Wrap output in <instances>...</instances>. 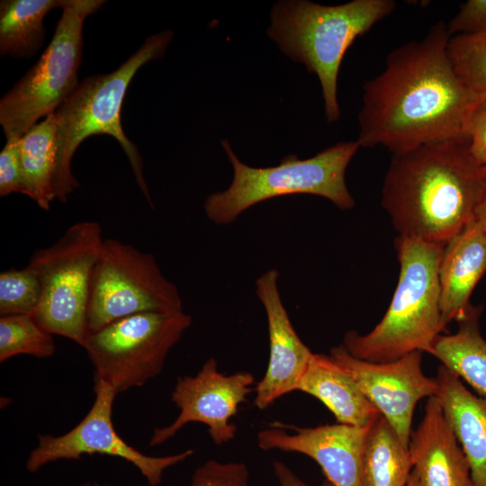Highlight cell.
Masks as SVG:
<instances>
[{"label": "cell", "mask_w": 486, "mask_h": 486, "mask_svg": "<svg viewBox=\"0 0 486 486\" xmlns=\"http://www.w3.org/2000/svg\"><path fill=\"white\" fill-rule=\"evenodd\" d=\"M395 6L392 0H354L337 5L286 0L274 4L267 34L286 56L317 75L328 122L340 114L338 77L346 51Z\"/></svg>", "instance_id": "5b68a950"}, {"label": "cell", "mask_w": 486, "mask_h": 486, "mask_svg": "<svg viewBox=\"0 0 486 486\" xmlns=\"http://www.w3.org/2000/svg\"><path fill=\"white\" fill-rule=\"evenodd\" d=\"M94 400L84 418L71 430L58 436L39 435L38 445L30 453L26 469L36 472L58 460H79L84 454H105L122 458L139 469L150 486L162 482L165 471L185 461L194 450L162 457L142 454L117 433L112 423L116 391L100 379H94Z\"/></svg>", "instance_id": "8fae6325"}, {"label": "cell", "mask_w": 486, "mask_h": 486, "mask_svg": "<svg viewBox=\"0 0 486 486\" xmlns=\"http://www.w3.org/2000/svg\"><path fill=\"white\" fill-rule=\"evenodd\" d=\"M482 173L484 180L486 181V163L482 166Z\"/></svg>", "instance_id": "e575fe53"}, {"label": "cell", "mask_w": 486, "mask_h": 486, "mask_svg": "<svg viewBox=\"0 0 486 486\" xmlns=\"http://www.w3.org/2000/svg\"><path fill=\"white\" fill-rule=\"evenodd\" d=\"M69 0H2L0 2V55L30 58L42 46L44 17Z\"/></svg>", "instance_id": "7402d4cb"}, {"label": "cell", "mask_w": 486, "mask_h": 486, "mask_svg": "<svg viewBox=\"0 0 486 486\" xmlns=\"http://www.w3.org/2000/svg\"><path fill=\"white\" fill-rule=\"evenodd\" d=\"M297 391L320 400L339 424L364 428L381 415L351 374L331 356L313 353Z\"/></svg>", "instance_id": "d6986e66"}, {"label": "cell", "mask_w": 486, "mask_h": 486, "mask_svg": "<svg viewBox=\"0 0 486 486\" xmlns=\"http://www.w3.org/2000/svg\"><path fill=\"white\" fill-rule=\"evenodd\" d=\"M274 475L280 486H310L301 480L285 464L281 461L273 463ZM320 486H332L328 481H324Z\"/></svg>", "instance_id": "4dcf8cb0"}, {"label": "cell", "mask_w": 486, "mask_h": 486, "mask_svg": "<svg viewBox=\"0 0 486 486\" xmlns=\"http://www.w3.org/2000/svg\"><path fill=\"white\" fill-rule=\"evenodd\" d=\"M450 37L439 22L422 39L388 54L384 69L364 86L356 140L361 148L382 146L397 154L466 138L469 119L482 101L452 68Z\"/></svg>", "instance_id": "6da1fadb"}, {"label": "cell", "mask_w": 486, "mask_h": 486, "mask_svg": "<svg viewBox=\"0 0 486 486\" xmlns=\"http://www.w3.org/2000/svg\"><path fill=\"white\" fill-rule=\"evenodd\" d=\"M103 0H69L54 35L33 67L0 100V124L6 139L22 137L64 103L78 86L86 19Z\"/></svg>", "instance_id": "ba28073f"}, {"label": "cell", "mask_w": 486, "mask_h": 486, "mask_svg": "<svg viewBox=\"0 0 486 486\" xmlns=\"http://www.w3.org/2000/svg\"><path fill=\"white\" fill-rule=\"evenodd\" d=\"M191 324L184 310L143 312L88 333L83 347L94 366V379L117 393L143 386L161 373L167 354Z\"/></svg>", "instance_id": "9c48e42d"}, {"label": "cell", "mask_w": 486, "mask_h": 486, "mask_svg": "<svg viewBox=\"0 0 486 486\" xmlns=\"http://www.w3.org/2000/svg\"><path fill=\"white\" fill-rule=\"evenodd\" d=\"M41 284L37 274L27 266L0 274V315H33L41 299Z\"/></svg>", "instance_id": "484cf974"}, {"label": "cell", "mask_w": 486, "mask_h": 486, "mask_svg": "<svg viewBox=\"0 0 486 486\" xmlns=\"http://www.w3.org/2000/svg\"><path fill=\"white\" fill-rule=\"evenodd\" d=\"M278 277V271L270 269L256 281V293L266 313L269 335L267 369L255 388L254 405L260 410L297 391L313 356L290 320L279 292Z\"/></svg>", "instance_id": "9a60e30c"}, {"label": "cell", "mask_w": 486, "mask_h": 486, "mask_svg": "<svg viewBox=\"0 0 486 486\" xmlns=\"http://www.w3.org/2000/svg\"><path fill=\"white\" fill-rule=\"evenodd\" d=\"M486 185L467 138L392 154L382 205L400 236L446 243L474 220Z\"/></svg>", "instance_id": "7a4b0ae2"}, {"label": "cell", "mask_w": 486, "mask_h": 486, "mask_svg": "<svg viewBox=\"0 0 486 486\" xmlns=\"http://www.w3.org/2000/svg\"><path fill=\"white\" fill-rule=\"evenodd\" d=\"M21 137L6 139L0 153V195L24 193L22 169L19 153Z\"/></svg>", "instance_id": "83f0119b"}, {"label": "cell", "mask_w": 486, "mask_h": 486, "mask_svg": "<svg viewBox=\"0 0 486 486\" xmlns=\"http://www.w3.org/2000/svg\"><path fill=\"white\" fill-rule=\"evenodd\" d=\"M254 382L249 372L230 375L220 373L214 357L209 358L194 376H179L171 400L180 412L170 425L154 429L149 446L167 441L190 422L208 426L210 436L217 446L231 441L237 427L230 419L253 391Z\"/></svg>", "instance_id": "7c38bea8"}, {"label": "cell", "mask_w": 486, "mask_h": 486, "mask_svg": "<svg viewBox=\"0 0 486 486\" xmlns=\"http://www.w3.org/2000/svg\"><path fill=\"white\" fill-rule=\"evenodd\" d=\"M469 149L478 164L486 163V100L473 110L466 128Z\"/></svg>", "instance_id": "f546056e"}, {"label": "cell", "mask_w": 486, "mask_h": 486, "mask_svg": "<svg viewBox=\"0 0 486 486\" xmlns=\"http://www.w3.org/2000/svg\"><path fill=\"white\" fill-rule=\"evenodd\" d=\"M453 34L486 33V0H468L446 25Z\"/></svg>", "instance_id": "f1b7e54d"}, {"label": "cell", "mask_w": 486, "mask_h": 486, "mask_svg": "<svg viewBox=\"0 0 486 486\" xmlns=\"http://www.w3.org/2000/svg\"><path fill=\"white\" fill-rule=\"evenodd\" d=\"M446 243L399 236V280L381 321L367 334L347 331L342 345L353 356L374 363L427 352L446 328L440 308L439 264Z\"/></svg>", "instance_id": "3957f363"}, {"label": "cell", "mask_w": 486, "mask_h": 486, "mask_svg": "<svg viewBox=\"0 0 486 486\" xmlns=\"http://www.w3.org/2000/svg\"><path fill=\"white\" fill-rule=\"evenodd\" d=\"M447 54L464 86L480 101L486 100V33L450 37Z\"/></svg>", "instance_id": "d4e9b609"}, {"label": "cell", "mask_w": 486, "mask_h": 486, "mask_svg": "<svg viewBox=\"0 0 486 486\" xmlns=\"http://www.w3.org/2000/svg\"><path fill=\"white\" fill-rule=\"evenodd\" d=\"M405 486H422L417 474L415 473V472L412 470L410 477H409V480L407 482V483L405 484Z\"/></svg>", "instance_id": "d6a6232c"}, {"label": "cell", "mask_w": 486, "mask_h": 486, "mask_svg": "<svg viewBox=\"0 0 486 486\" xmlns=\"http://www.w3.org/2000/svg\"><path fill=\"white\" fill-rule=\"evenodd\" d=\"M409 452L422 486H473L468 460L436 396L428 399Z\"/></svg>", "instance_id": "2e32d148"}, {"label": "cell", "mask_w": 486, "mask_h": 486, "mask_svg": "<svg viewBox=\"0 0 486 486\" xmlns=\"http://www.w3.org/2000/svg\"><path fill=\"white\" fill-rule=\"evenodd\" d=\"M436 380V397L468 460L473 486H486V398L472 393L442 364Z\"/></svg>", "instance_id": "ac0fdd59"}, {"label": "cell", "mask_w": 486, "mask_h": 486, "mask_svg": "<svg viewBox=\"0 0 486 486\" xmlns=\"http://www.w3.org/2000/svg\"><path fill=\"white\" fill-rule=\"evenodd\" d=\"M23 194L49 211L54 197L57 163L55 112L34 125L19 140Z\"/></svg>", "instance_id": "44dd1931"}, {"label": "cell", "mask_w": 486, "mask_h": 486, "mask_svg": "<svg viewBox=\"0 0 486 486\" xmlns=\"http://www.w3.org/2000/svg\"><path fill=\"white\" fill-rule=\"evenodd\" d=\"M249 472L243 463L208 460L198 467L191 486H249Z\"/></svg>", "instance_id": "4316f807"}, {"label": "cell", "mask_w": 486, "mask_h": 486, "mask_svg": "<svg viewBox=\"0 0 486 486\" xmlns=\"http://www.w3.org/2000/svg\"><path fill=\"white\" fill-rule=\"evenodd\" d=\"M290 434L273 425L257 433L263 450L295 452L312 458L332 486H364L363 453L369 427L327 424L315 428H296Z\"/></svg>", "instance_id": "5bb4252c"}, {"label": "cell", "mask_w": 486, "mask_h": 486, "mask_svg": "<svg viewBox=\"0 0 486 486\" xmlns=\"http://www.w3.org/2000/svg\"><path fill=\"white\" fill-rule=\"evenodd\" d=\"M474 220L486 230V185L475 208Z\"/></svg>", "instance_id": "1f68e13d"}, {"label": "cell", "mask_w": 486, "mask_h": 486, "mask_svg": "<svg viewBox=\"0 0 486 486\" xmlns=\"http://www.w3.org/2000/svg\"><path fill=\"white\" fill-rule=\"evenodd\" d=\"M56 352L53 335L32 315L17 314L0 318V362L17 355L47 358Z\"/></svg>", "instance_id": "cb8c5ba5"}, {"label": "cell", "mask_w": 486, "mask_h": 486, "mask_svg": "<svg viewBox=\"0 0 486 486\" xmlns=\"http://www.w3.org/2000/svg\"><path fill=\"white\" fill-rule=\"evenodd\" d=\"M486 273V230L472 220L447 240L438 276L442 320H464L474 309L470 298Z\"/></svg>", "instance_id": "e0dca14e"}, {"label": "cell", "mask_w": 486, "mask_h": 486, "mask_svg": "<svg viewBox=\"0 0 486 486\" xmlns=\"http://www.w3.org/2000/svg\"><path fill=\"white\" fill-rule=\"evenodd\" d=\"M481 307L458 322L451 335H440L428 354L466 382L479 396L486 398V339L479 328Z\"/></svg>", "instance_id": "ffe728a7"}, {"label": "cell", "mask_w": 486, "mask_h": 486, "mask_svg": "<svg viewBox=\"0 0 486 486\" xmlns=\"http://www.w3.org/2000/svg\"><path fill=\"white\" fill-rule=\"evenodd\" d=\"M412 469L409 448L380 415L370 425L364 442V486H405Z\"/></svg>", "instance_id": "603a6c76"}, {"label": "cell", "mask_w": 486, "mask_h": 486, "mask_svg": "<svg viewBox=\"0 0 486 486\" xmlns=\"http://www.w3.org/2000/svg\"><path fill=\"white\" fill-rule=\"evenodd\" d=\"M81 486H107V485H101L99 483H92V482H85L84 484H82Z\"/></svg>", "instance_id": "836d02e7"}, {"label": "cell", "mask_w": 486, "mask_h": 486, "mask_svg": "<svg viewBox=\"0 0 486 486\" xmlns=\"http://www.w3.org/2000/svg\"><path fill=\"white\" fill-rule=\"evenodd\" d=\"M329 356L351 374L365 397L409 448L415 407L423 398L436 396L438 388L436 377H428L422 371V352L374 363L353 356L341 344L331 348Z\"/></svg>", "instance_id": "4fadbf2b"}, {"label": "cell", "mask_w": 486, "mask_h": 486, "mask_svg": "<svg viewBox=\"0 0 486 486\" xmlns=\"http://www.w3.org/2000/svg\"><path fill=\"white\" fill-rule=\"evenodd\" d=\"M221 144L232 165L233 179L227 190L213 193L205 200V214L216 224H230L253 205L288 194L322 196L341 210L355 205L345 176L361 148L357 140L338 142L307 159L288 155L278 166L262 168L242 163L228 140H221Z\"/></svg>", "instance_id": "8992f818"}, {"label": "cell", "mask_w": 486, "mask_h": 486, "mask_svg": "<svg viewBox=\"0 0 486 486\" xmlns=\"http://www.w3.org/2000/svg\"><path fill=\"white\" fill-rule=\"evenodd\" d=\"M103 242L98 222L79 221L54 244L37 250L27 265L37 274L42 290L32 317L48 332L82 346L88 334L92 276Z\"/></svg>", "instance_id": "52a82bcc"}, {"label": "cell", "mask_w": 486, "mask_h": 486, "mask_svg": "<svg viewBox=\"0 0 486 486\" xmlns=\"http://www.w3.org/2000/svg\"><path fill=\"white\" fill-rule=\"evenodd\" d=\"M173 35L169 30L152 34L114 71L85 78L56 110L55 200L65 202L79 186L71 172V160L79 145L93 135L107 134L120 143L138 186L152 205L143 175L142 158L137 146L122 130L121 111L135 74L145 64L164 55Z\"/></svg>", "instance_id": "277c9868"}, {"label": "cell", "mask_w": 486, "mask_h": 486, "mask_svg": "<svg viewBox=\"0 0 486 486\" xmlns=\"http://www.w3.org/2000/svg\"><path fill=\"white\" fill-rule=\"evenodd\" d=\"M182 310L177 287L164 276L153 255L104 239L90 287L88 333L138 313Z\"/></svg>", "instance_id": "30bf717a"}]
</instances>
